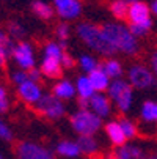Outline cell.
<instances>
[{
  "label": "cell",
  "mask_w": 157,
  "mask_h": 159,
  "mask_svg": "<svg viewBox=\"0 0 157 159\" xmlns=\"http://www.w3.org/2000/svg\"><path fill=\"white\" fill-rule=\"evenodd\" d=\"M104 38L113 46L116 51L126 55H137L140 51L137 38L130 33V30L116 22H108L101 27Z\"/></svg>",
  "instance_id": "1"
},
{
  "label": "cell",
  "mask_w": 157,
  "mask_h": 159,
  "mask_svg": "<svg viewBox=\"0 0 157 159\" xmlns=\"http://www.w3.org/2000/svg\"><path fill=\"white\" fill-rule=\"evenodd\" d=\"M77 35L88 48H91L93 51H96L104 57L111 58L116 54V49L104 38L99 25L89 24V22H82V24L77 25Z\"/></svg>",
  "instance_id": "2"
},
{
  "label": "cell",
  "mask_w": 157,
  "mask_h": 159,
  "mask_svg": "<svg viewBox=\"0 0 157 159\" xmlns=\"http://www.w3.org/2000/svg\"><path fill=\"white\" fill-rule=\"evenodd\" d=\"M71 126L79 135H94L102 125V118L89 109H79L71 115Z\"/></svg>",
  "instance_id": "3"
},
{
  "label": "cell",
  "mask_w": 157,
  "mask_h": 159,
  "mask_svg": "<svg viewBox=\"0 0 157 159\" xmlns=\"http://www.w3.org/2000/svg\"><path fill=\"white\" fill-rule=\"evenodd\" d=\"M35 109L38 113L44 115L50 120H58L64 115L66 107L61 99H58L55 95H42L41 99L35 104Z\"/></svg>",
  "instance_id": "4"
},
{
  "label": "cell",
  "mask_w": 157,
  "mask_h": 159,
  "mask_svg": "<svg viewBox=\"0 0 157 159\" xmlns=\"http://www.w3.org/2000/svg\"><path fill=\"white\" fill-rule=\"evenodd\" d=\"M129 84L133 88L138 90H145V88H151L157 84L154 73H151L149 68H146L145 65H133L129 70Z\"/></svg>",
  "instance_id": "5"
},
{
  "label": "cell",
  "mask_w": 157,
  "mask_h": 159,
  "mask_svg": "<svg viewBox=\"0 0 157 159\" xmlns=\"http://www.w3.org/2000/svg\"><path fill=\"white\" fill-rule=\"evenodd\" d=\"M16 154L19 159H55L54 153L33 142H20L16 147Z\"/></svg>",
  "instance_id": "6"
},
{
  "label": "cell",
  "mask_w": 157,
  "mask_h": 159,
  "mask_svg": "<svg viewBox=\"0 0 157 159\" xmlns=\"http://www.w3.org/2000/svg\"><path fill=\"white\" fill-rule=\"evenodd\" d=\"M14 61L22 68V70H32L35 68V52H33V48L30 43H25V41H20L19 44H16V48L13 51V55Z\"/></svg>",
  "instance_id": "7"
},
{
  "label": "cell",
  "mask_w": 157,
  "mask_h": 159,
  "mask_svg": "<svg viewBox=\"0 0 157 159\" xmlns=\"http://www.w3.org/2000/svg\"><path fill=\"white\" fill-rule=\"evenodd\" d=\"M54 5L63 19H74L82 13L80 0H54Z\"/></svg>",
  "instance_id": "8"
},
{
  "label": "cell",
  "mask_w": 157,
  "mask_h": 159,
  "mask_svg": "<svg viewBox=\"0 0 157 159\" xmlns=\"http://www.w3.org/2000/svg\"><path fill=\"white\" fill-rule=\"evenodd\" d=\"M17 93H19L20 99L24 101V102L33 104V106H35V104L41 99V96H42L41 87H39L36 82H33V80H27V82H24L22 85H19V87H17Z\"/></svg>",
  "instance_id": "9"
},
{
  "label": "cell",
  "mask_w": 157,
  "mask_h": 159,
  "mask_svg": "<svg viewBox=\"0 0 157 159\" xmlns=\"http://www.w3.org/2000/svg\"><path fill=\"white\" fill-rule=\"evenodd\" d=\"M89 110L94 112L98 117L107 118L111 112V102L110 98L105 96L104 93H94L89 98Z\"/></svg>",
  "instance_id": "10"
},
{
  "label": "cell",
  "mask_w": 157,
  "mask_h": 159,
  "mask_svg": "<svg viewBox=\"0 0 157 159\" xmlns=\"http://www.w3.org/2000/svg\"><path fill=\"white\" fill-rule=\"evenodd\" d=\"M149 13L151 8L148 7V3L145 2H133L129 5V14H127V20L129 24H142L145 20H149Z\"/></svg>",
  "instance_id": "11"
},
{
  "label": "cell",
  "mask_w": 157,
  "mask_h": 159,
  "mask_svg": "<svg viewBox=\"0 0 157 159\" xmlns=\"http://www.w3.org/2000/svg\"><path fill=\"white\" fill-rule=\"evenodd\" d=\"M108 159H148V156L140 147L126 143L123 147H116V150L108 156Z\"/></svg>",
  "instance_id": "12"
},
{
  "label": "cell",
  "mask_w": 157,
  "mask_h": 159,
  "mask_svg": "<svg viewBox=\"0 0 157 159\" xmlns=\"http://www.w3.org/2000/svg\"><path fill=\"white\" fill-rule=\"evenodd\" d=\"M63 65L61 60L58 58H50V57H44L39 66V71L42 73V76H46L47 79H58L61 77V71Z\"/></svg>",
  "instance_id": "13"
},
{
  "label": "cell",
  "mask_w": 157,
  "mask_h": 159,
  "mask_svg": "<svg viewBox=\"0 0 157 159\" xmlns=\"http://www.w3.org/2000/svg\"><path fill=\"white\" fill-rule=\"evenodd\" d=\"M105 134H107V137L108 140L111 142V145H115V147H123L126 145V134L120 125V121H110L105 125Z\"/></svg>",
  "instance_id": "14"
},
{
  "label": "cell",
  "mask_w": 157,
  "mask_h": 159,
  "mask_svg": "<svg viewBox=\"0 0 157 159\" xmlns=\"http://www.w3.org/2000/svg\"><path fill=\"white\" fill-rule=\"evenodd\" d=\"M88 77H89V82H91V85H93V88H94L96 93H104L105 90H108L110 82H111V79L102 71L101 66L96 68L94 71L89 73Z\"/></svg>",
  "instance_id": "15"
},
{
  "label": "cell",
  "mask_w": 157,
  "mask_h": 159,
  "mask_svg": "<svg viewBox=\"0 0 157 159\" xmlns=\"http://www.w3.org/2000/svg\"><path fill=\"white\" fill-rule=\"evenodd\" d=\"M76 85L69 80H60L58 84L54 85V95L58 98V99H72L76 96Z\"/></svg>",
  "instance_id": "16"
},
{
  "label": "cell",
  "mask_w": 157,
  "mask_h": 159,
  "mask_svg": "<svg viewBox=\"0 0 157 159\" xmlns=\"http://www.w3.org/2000/svg\"><path fill=\"white\" fill-rule=\"evenodd\" d=\"M99 66L102 68V71L110 79H113V80L115 79H120L123 76V65L118 60H115V58H107L102 63H99Z\"/></svg>",
  "instance_id": "17"
},
{
  "label": "cell",
  "mask_w": 157,
  "mask_h": 159,
  "mask_svg": "<svg viewBox=\"0 0 157 159\" xmlns=\"http://www.w3.org/2000/svg\"><path fill=\"white\" fill-rule=\"evenodd\" d=\"M55 150H57V153L60 156H64V157H76V156H79L82 153L79 145H77V142H71V140H61V142H58Z\"/></svg>",
  "instance_id": "18"
},
{
  "label": "cell",
  "mask_w": 157,
  "mask_h": 159,
  "mask_svg": "<svg viewBox=\"0 0 157 159\" xmlns=\"http://www.w3.org/2000/svg\"><path fill=\"white\" fill-rule=\"evenodd\" d=\"M77 145H79L80 151L86 156H93L99 150L98 140L94 139V135H80L77 140Z\"/></svg>",
  "instance_id": "19"
},
{
  "label": "cell",
  "mask_w": 157,
  "mask_h": 159,
  "mask_svg": "<svg viewBox=\"0 0 157 159\" xmlns=\"http://www.w3.org/2000/svg\"><path fill=\"white\" fill-rule=\"evenodd\" d=\"M76 90L79 93V98H83V99H89L96 92L94 88L91 85V82H89V77L88 76H80L77 77V82H76Z\"/></svg>",
  "instance_id": "20"
},
{
  "label": "cell",
  "mask_w": 157,
  "mask_h": 159,
  "mask_svg": "<svg viewBox=\"0 0 157 159\" xmlns=\"http://www.w3.org/2000/svg\"><path fill=\"white\" fill-rule=\"evenodd\" d=\"M132 102H133V92H132V85L129 84L123 90V93L116 98L115 104H116V107H118L120 112H127V110H130Z\"/></svg>",
  "instance_id": "21"
},
{
  "label": "cell",
  "mask_w": 157,
  "mask_h": 159,
  "mask_svg": "<svg viewBox=\"0 0 157 159\" xmlns=\"http://www.w3.org/2000/svg\"><path fill=\"white\" fill-rule=\"evenodd\" d=\"M129 5L126 0H113V2L110 3L108 10L111 13V16H113L115 19L118 20H126L127 19V14H129Z\"/></svg>",
  "instance_id": "22"
},
{
  "label": "cell",
  "mask_w": 157,
  "mask_h": 159,
  "mask_svg": "<svg viewBox=\"0 0 157 159\" xmlns=\"http://www.w3.org/2000/svg\"><path fill=\"white\" fill-rule=\"evenodd\" d=\"M32 10L42 20H50L54 17V8L50 5H47V3L41 2V0H35V2L32 3Z\"/></svg>",
  "instance_id": "23"
},
{
  "label": "cell",
  "mask_w": 157,
  "mask_h": 159,
  "mask_svg": "<svg viewBox=\"0 0 157 159\" xmlns=\"http://www.w3.org/2000/svg\"><path fill=\"white\" fill-rule=\"evenodd\" d=\"M129 84L126 82V80H123V79H115V80H111L110 82V87H108V98H110V101H116V98L123 93V90L127 87Z\"/></svg>",
  "instance_id": "24"
},
{
  "label": "cell",
  "mask_w": 157,
  "mask_h": 159,
  "mask_svg": "<svg viewBox=\"0 0 157 159\" xmlns=\"http://www.w3.org/2000/svg\"><path fill=\"white\" fill-rule=\"evenodd\" d=\"M151 27H152V20L149 19V20L142 22V24H130L129 25V30H130V33L135 36V38H140V36H146L149 33Z\"/></svg>",
  "instance_id": "25"
},
{
  "label": "cell",
  "mask_w": 157,
  "mask_h": 159,
  "mask_svg": "<svg viewBox=\"0 0 157 159\" xmlns=\"http://www.w3.org/2000/svg\"><path fill=\"white\" fill-rule=\"evenodd\" d=\"M66 49H63L58 43H54V41H49L46 43L44 46V57H50V58H58L61 60V55Z\"/></svg>",
  "instance_id": "26"
},
{
  "label": "cell",
  "mask_w": 157,
  "mask_h": 159,
  "mask_svg": "<svg viewBox=\"0 0 157 159\" xmlns=\"http://www.w3.org/2000/svg\"><path fill=\"white\" fill-rule=\"evenodd\" d=\"M79 65H80V68L85 71V73H91V71H94L96 68H99V63H98V60L93 57V55H86V54H83L80 58H79Z\"/></svg>",
  "instance_id": "27"
},
{
  "label": "cell",
  "mask_w": 157,
  "mask_h": 159,
  "mask_svg": "<svg viewBox=\"0 0 157 159\" xmlns=\"http://www.w3.org/2000/svg\"><path fill=\"white\" fill-rule=\"evenodd\" d=\"M118 121H120V125H121V128H123V131H124V134H126V137H127V139H133V137H137L138 129H137L135 123L130 121L129 118H120Z\"/></svg>",
  "instance_id": "28"
},
{
  "label": "cell",
  "mask_w": 157,
  "mask_h": 159,
  "mask_svg": "<svg viewBox=\"0 0 157 159\" xmlns=\"http://www.w3.org/2000/svg\"><path fill=\"white\" fill-rule=\"evenodd\" d=\"M142 118L145 121H154L155 120V102L145 101L142 106Z\"/></svg>",
  "instance_id": "29"
},
{
  "label": "cell",
  "mask_w": 157,
  "mask_h": 159,
  "mask_svg": "<svg viewBox=\"0 0 157 159\" xmlns=\"http://www.w3.org/2000/svg\"><path fill=\"white\" fill-rule=\"evenodd\" d=\"M69 25L68 24H64V22H61V24H58L57 25V36H58V39H60V46L63 48V49H66V41H68V38H69Z\"/></svg>",
  "instance_id": "30"
},
{
  "label": "cell",
  "mask_w": 157,
  "mask_h": 159,
  "mask_svg": "<svg viewBox=\"0 0 157 159\" xmlns=\"http://www.w3.org/2000/svg\"><path fill=\"white\" fill-rule=\"evenodd\" d=\"M8 32H10V35L13 36V38H16V39H20V38H24V35H25V29L22 27L19 22H10V25H8Z\"/></svg>",
  "instance_id": "31"
},
{
  "label": "cell",
  "mask_w": 157,
  "mask_h": 159,
  "mask_svg": "<svg viewBox=\"0 0 157 159\" xmlns=\"http://www.w3.org/2000/svg\"><path fill=\"white\" fill-rule=\"evenodd\" d=\"M11 80H13V84H16L17 87L22 85L24 82L30 80V79H28V71H25V70H17V71H14V73L11 74Z\"/></svg>",
  "instance_id": "32"
},
{
  "label": "cell",
  "mask_w": 157,
  "mask_h": 159,
  "mask_svg": "<svg viewBox=\"0 0 157 159\" xmlns=\"http://www.w3.org/2000/svg\"><path fill=\"white\" fill-rule=\"evenodd\" d=\"M61 65H63L64 70H71V68L76 66V58L71 54H68V52L64 51L63 55H61Z\"/></svg>",
  "instance_id": "33"
},
{
  "label": "cell",
  "mask_w": 157,
  "mask_h": 159,
  "mask_svg": "<svg viewBox=\"0 0 157 159\" xmlns=\"http://www.w3.org/2000/svg\"><path fill=\"white\" fill-rule=\"evenodd\" d=\"M0 139H3V140H13V132L11 129L5 125V121H2V118H0Z\"/></svg>",
  "instance_id": "34"
},
{
  "label": "cell",
  "mask_w": 157,
  "mask_h": 159,
  "mask_svg": "<svg viewBox=\"0 0 157 159\" xmlns=\"http://www.w3.org/2000/svg\"><path fill=\"white\" fill-rule=\"evenodd\" d=\"M41 77H42V73L39 70H36V68H32V70H28V79L33 80V82H41Z\"/></svg>",
  "instance_id": "35"
},
{
  "label": "cell",
  "mask_w": 157,
  "mask_h": 159,
  "mask_svg": "<svg viewBox=\"0 0 157 159\" xmlns=\"http://www.w3.org/2000/svg\"><path fill=\"white\" fill-rule=\"evenodd\" d=\"M151 68H152L154 76L157 77V51L152 52V55H151Z\"/></svg>",
  "instance_id": "36"
},
{
  "label": "cell",
  "mask_w": 157,
  "mask_h": 159,
  "mask_svg": "<svg viewBox=\"0 0 157 159\" xmlns=\"http://www.w3.org/2000/svg\"><path fill=\"white\" fill-rule=\"evenodd\" d=\"M8 57H10V55H8V52L5 51V48L0 46V68L7 63V58H8Z\"/></svg>",
  "instance_id": "37"
},
{
  "label": "cell",
  "mask_w": 157,
  "mask_h": 159,
  "mask_svg": "<svg viewBox=\"0 0 157 159\" xmlns=\"http://www.w3.org/2000/svg\"><path fill=\"white\" fill-rule=\"evenodd\" d=\"M8 107H10V101H8V96H5V98L0 99V113H2V112H7Z\"/></svg>",
  "instance_id": "38"
},
{
  "label": "cell",
  "mask_w": 157,
  "mask_h": 159,
  "mask_svg": "<svg viewBox=\"0 0 157 159\" xmlns=\"http://www.w3.org/2000/svg\"><path fill=\"white\" fill-rule=\"evenodd\" d=\"M5 96H7V90H5L3 87H0V99L5 98Z\"/></svg>",
  "instance_id": "39"
},
{
  "label": "cell",
  "mask_w": 157,
  "mask_h": 159,
  "mask_svg": "<svg viewBox=\"0 0 157 159\" xmlns=\"http://www.w3.org/2000/svg\"><path fill=\"white\" fill-rule=\"evenodd\" d=\"M152 13L157 16V0H154V3H152Z\"/></svg>",
  "instance_id": "40"
},
{
  "label": "cell",
  "mask_w": 157,
  "mask_h": 159,
  "mask_svg": "<svg viewBox=\"0 0 157 159\" xmlns=\"http://www.w3.org/2000/svg\"><path fill=\"white\" fill-rule=\"evenodd\" d=\"M154 121H157V102H155V120Z\"/></svg>",
  "instance_id": "41"
},
{
  "label": "cell",
  "mask_w": 157,
  "mask_h": 159,
  "mask_svg": "<svg viewBox=\"0 0 157 159\" xmlns=\"http://www.w3.org/2000/svg\"><path fill=\"white\" fill-rule=\"evenodd\" d=\"M127 3H133V2H137V0H126Z\"/></svg>",
  "instance_id": "42"
},
{
  "label": "cell",
  "mask_w": 157,
  "mask_h": 159,
  "mask_svg": "<svg viewBox=\"0 0 157 159\" xmlns=\"http://www.w3.org/2000/svg\"><path fill=\"white\" fill-rule=\"evenodd\" d=\"M148 159H157V156H148Z\"/></svg>",
  "instance_id": "43"
},
{
  "label": "cell",
  "mask_w": 157,
  "mask_h": 159,
  "mask_svg": "<svg viewBox=\"0 0 157 159\" xmlns=\"http://www.w3.org/2000/svg\"><path fill=\"white\" fill-rule=\"evenodd\" d=\"M0 159H3V157H2V156H0Z\"/></svg>",
  "instance_id": "44"
}]
</instances>
